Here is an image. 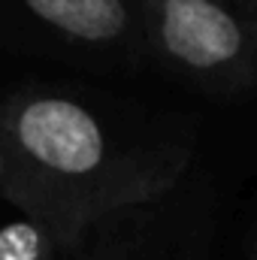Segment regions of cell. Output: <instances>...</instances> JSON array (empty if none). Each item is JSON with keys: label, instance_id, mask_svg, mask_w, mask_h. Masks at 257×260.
<instances>
[{"label": "cell", "instance_id": "cell-1", "mask_svg": "<svg viewBox=\"0 0 257 260\" xmlns=\"http://www.w3.org/2000/svg\"><path fill=\"white\" fill-rule=\"evenodd\" d=\"M18 170L15 209L79 248L106 218L176 191L191 170L179 124L76 88L34 85L0 100Z\"/></svg>", "mask_w": 257, "mask_h": 260}, {"label": "cell", "instance_id": "cell-2", "mask_svg": "<svg viewBox=\"0 0 257 260\" xmlns=\"http://www.w3.org/2000/svg\"><path fill=\"white\" fill-rule=\"evenodd\" d=\"M148 52L209 94L257 85V0H139Z\"/></svg>", "mask_w": 257, "mask_h": 260}, {"label": "cell", "instance_id": "cell-3", "mask_svg": "<svg viewBox=\"0 0 257 260\" xmlns=\"http://www.w3.org/2000/svg\"><path fill=\"white\" fill-rule=\"evenodd\" d=\"M0 37L82 70H139L151 58L139 0H0Z\"/></svg>", "mask_w": 257, "mask_h": 260}, {"label": "cell", "instance_id": "cell-4", "mask_svg": "<svg viewBox=\"0 0 257 260\" xmlns=\"http://www.w3.org/2000/svg\"><path fill=\"white\" fill-rule=\"evenodd\" d=\"M185 182L151 203L133 206L97 224L85 245L88 260H194L203 209L197 197H182Z\"/></svg>", "mask_w": 257, "mask_h": 260}, {"label": "cell", "instance_id": "cell-5", "mask_svg": "<svg viewBox=\"0 0 257 260\" xmlns=\"http://www.w3.org/2000/svg\"><path fill=\"white\" fill-rule=\"evenodd\" d=\"M58 254V239L37 218L21 215L0 227V260H55Z\"/></svg>", "mask_w": 257, "mask_h": 260}, {"label": "cell", "instance_id": "cell-6", "mask_svg": "<svg viewBox=\"0 0 257 260\" xmlns=\"http://www.w3.org/2000/svg\"><path fill=\"white\" fill-rule=\"evenodd\" d=\"M0 197H6L12 206L18 200V170H15V157H12L6 127H3V112H0Z\"/></svg>", "mask_w": 257, "mask_h": 260}, {"label": "cell", "instance_id": "cell-7", "mask_svg": "<svg viewBox=\"0 0 257 260\" xmlns=\"http://www.w3.org/2000/svg\"><path fill=\"white\" fill-rule=\"evenodd\" d=\"M239 260H257V224L251 230V236L245 239V248H242V257Z\"/></svg>", "mask_w": 257, "mask_h": 260}, {"label": "cell", "instance_id": "cell-8", "mask_svg": "<svg viewBox=\"0 0 257 260\" xmlns=\"http://www.w3.org/2000/svg\"><path fill=\"white\" fill-rule=\"evenodd\" d=\"M67 260H88V254H85V245H79V248H73V251L67 254Z\"/></svg>", "mask_w": 257, "mask_h": 260}]
</instances>
